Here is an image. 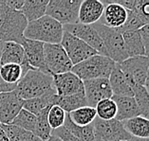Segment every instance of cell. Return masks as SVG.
I'll use <instances>...</instances> for the list:
<instances>
[{"label": "cell", "instance_id": "6da1fadb", "mask_svg": "<svg viewBox=\"0 0 149 141\" xmlns=\"http://www.w3.org/2000/svg\"><path fill=\"white\" fill-rule=\"evenodd\" d=\"M14 92L21 100H27L34 97L56 93L52 75L40 70L31 69L17 82Z\"/></svg>", "mask_w": 149, "mask_h": 141}, {"label": "cell", "instance_id": "7a4b0ae2", "mask_svg": "<svg viewBox=\"0 0 149 141\" xmlns=\"http://www.w3.org/2000/svg\"><path fill=\"white\" fill-rule=\"evenodd\" d=\"M28 21L22 12L13 10L0 0V41L22 45Z\"/></svg>", "mask_w": 149, "mask_h": 141}, {"label": "cell", "instance_id": "3957f363", "mask_svg": "<svg viewBox=\"0 0 149 141\" xmlns=\"http://www.w3.org/2000/svg\"><path fill=\"white\" fill-rule=\"evenodd\" d=\"M63 33V25L52 17L44 15L28 23L24 30V37L43 44H60Z\"/></svg>", "mask_w": 149, "mask_h": 141}, {"label": "cell", "instance_id": "277c9868", "mask_svg": "<svg viewBox=\"0 0 149 141\" xmlns=\"http://www.w3.org/2000/svg\"><path fill=\"white\" fill-rule=\"evenodd\" d=\"M115 64L116 63L108 57L97 54L73 66L71 72L83 82L94 79H108Z\"/></svg>", "mask_w": 149, "mask_h": 141}, {"label": "cell", "instance_id": "5b68a950", "mask_svg": "<svg viewBox=\"0 0 149 141\" xmlns=\"http://www.w3.org/2000/svg\"><path fill=\"white\" fill-rule=\"evenodd\" d=\"M92 27L101 37L104 46V56L108 57L116 64H121L128 59L125 42L121 32L116 28L105 27L100 23L93 24Z\"/></svg>", "mask_w": 149, "mask_h": 141}, {"label": "cell", "instance_id": "8992f818", "mask_svg": "<svg viewBox=\"0 0 149 141\" xmlns=\"http://www.w3.org/2000/svg\"><path fill=\"white\" fill-rule=\"evenodd\" d=\"M82 0H49L46 15L53 18L63 26L78 23Z\"/></svg>", "mask_w": 149, "mask_h": 141}, {"label": "cell", "instance_id": "52a82bcc", "mask_svg": "<svg viewBox=\"0 0 149 141\" xmlns=\"http://www.w3.org/2000/svg\"><path fill=\"white\" fill-rule=\"evenodd\" d=\"M45 66L50 75L70 72L73 64L60 44H44Z\"/></svg>", "mask_w": 149, "mask_h": 141}, {"label": "cell", "instance_id": "ba28073f", "mask_svg": "<svg viewBox=\"0 0 149 141\" xmlns=\"http://www.w3.org/2000/svg\"><path fill=\"white\" fill-rule=\"evenodd\" d=\"M119 66L131 87L135 85L143 86L149 69L148 57H129L123 63L119 64Z\"/></svg>", "mask_w": 149, "mask_h": 141}, {"label": "cell", "instance_id": "9c48e42d", "mask_svg": "<svg viewBox=\"0 0 149 141\" xmlns=\"http://www.w3.org/2000/svg\"><path fill=\"white\" fill-rule=\"evenodd\" d=\"M93 131L95 139L99 140H121L127 141L131 138V135L125 131L121 121L116 118L111 120H103L96 118L93 121Z\"/></svg>", "mask_w": 149, "mask_h": 141}, {"label": "cell", "instance_id": "30bf717a", "mask_svg": "<svg viewBox=\"0 0 149 141\" xmlns=\"http://www.w3.org/2000/svg\"><path fill=\"white\" fill-rule=\"evenodd\" d=\"M60 45L63 46L73 66H76L88 58L99 54L82 40L65 30Z\"/></svg>", "mask_w": 149, "mask_h": 141}, {"label": "cell", "instance_id": "8fae6325", "mask_svg": "<svg viewBox=\"0 0 149 141\" xmlns=\"http://www.w3.org/2000/svg\"><path fill=\"white\" fill-rule=\"evenodd\" d=\"M63 28L65 31L82 40L86 45H88L90 48L96 50L99 54L104 56L105 51L103 41H102L99 34L97 33V31L94 30L92 25H84L77 23L71 25H65Z\"/></svg>", "mask_w": 149, "mask_h": 141}, {"label": "cell", "instance_id": "7c38bea8", "mask_svg": "<svg viewBox=\"0 0 149 141\" xmlns=\"http://www.w3.org/2000/svg\"><path fill=\"white\" fill-rule=\"evenodd\" d=\"M84 92L88 106L95 108L97 103L113 96L108 79H94L84 81Z\"/></svg>", "mask_w": 149, "mask_h": 141}, {"label": "cell", "instance_id": "4fadbf2b", "mask_svg": "<svg viewBox=\"0 0 149 141\" xmlns=\"http://www.w3.org/2000/svg\"><path fill=\"white\" fill-rule=\"evenodd\" d=\"M23 109V100L13 92L0 93V123L10 124L19 112Z\"/></svg>", "mask_w": 149, "mask_h": 141}, {"label": "cell", "instance_id": "5bb4252c", "mask_svg": "<svg viewBox=\"0 0 149 141\" xmlns=\"http://www.w3.org/2000/svg\"><path fill=\"white\" fill-rule=\"evenodd\" d=\"M54 88L60 97H66L84 91V82L72 72L52 75Z\"/></svg>", "mask_w": 149, "mask_h": 141}, {"label": "cell", "instance_id": "9a60e30c", "mask_svg": "<svg viewBox=\"0 0 149 141\" xmlns=\"http://www.w3.org/2000/svg\"><path fill=\"white\" fill-rule=\"evenodd\" d=\"M21 46L24 49L25 58L29 66L33 69L48 73L45 66L44 44L41 42L25 38Z\"/></svg>", "mask_w": 149, "mask_h": 141}, {"label": "cell", "instance_id": "2e32d148", "mask_svg": "<svg viewBox=\"0 0 149 141\" xmlns=\"http://www.w3.org/2000/svg\"><path fill=\"white\" fill-rule=\"evenodd\" d=\"M102 3L104 5V10L100 24L111 28H120L126 21L127 10L113 0H105Z\"/></svg>", "mask_w": 149, "mask_h": 141}, {"label": "cell", "instance_id": "e0dca14e", "mask_svg": "<svg viewBox=\"0 0 149 141\" xmlns=\"http://www.w3.org/2000/svg\"><path fill=\"white\" fill-rule=\"evenodd\" d=\"M104 5L99 0H84L81 3L78 14V23L93 25L103 16Z\"/></svg>", "mask_w": 149, "mask_h": 141}, {"label": "cell", "instance_id": "ac0fdd59", "mask_svg": "<svg viewBox=\"0 0 149 141\" xmlns=\"http://www.w3.org/2000/svg\"><path fill=\"white\" fill-rule=\"evenodd\" d=\"M108 81H109L113 96L133 97L132 87L128 84L122 70L120 69L119 64H115V66L108 78Z\"/></svg>", "mask_w": 149, "mask_h": 141}, {"label": "cell", "instance_id": "d6986e66", "mask_svg": "<svg viewBox=\"0 0 149 141\" xmlns=\"http://www.w3.org/2000/svg\"><path fill=\"white\" fill-rule=\"evenodd\" d=\"M111 99L117 105V115L115 118L117 120L122 122L139 115L137 104L133 97L112 96Z\"/></svg>", "mask_w": 149, "mask_h": 141}, {"label": "cell", "instance_id": "ffe728a7", "mask_svg": "<svg viewBox=\"0 0 149 141\" xmlns=\"http://www.w3.org/2000/svg\"><path fill=\"white\" fill-rule=\"evenodd\" d=\"M9 64H15L22 66L27 64L25 53L22 46L13 42L4 43L1 59H0V66H5Z\"/></svg>", "mask_w": 149, "mask_h": 141}, {"label": "cell", "instance_id": "44dd1931", "mask_svg": "<svg viewBox=\"0 0 149 141\" xmlns=\"http://www.w3.org/2000/svg\"><path fill=\"white\" fill-rule=\"evenodd\" d=\"M33 69L29 64H24L22 66L15 64H9L5 66H0V76L2 79L8 84H17L22 77L29 70Z\"/></svg>", "mask_w": 149, "mask_h": 141}, {"label": "cell", "instance_id": "7402d4cb", "mask_svg": "<svg viewBox=\"0 0 149 141\" xmlns=\"http://www.w3.org/2000/svg\"><path fill=\"white\" fill-rule=\"evenodd\" d=\"M56 95V93H50L34 99L23 100V109L29 111L34 115H37L47 108L55 105Z\"/></svg>", "mask_w": 149, "mask_h": 141}, {"label": "cell", "instance_id": "603a6c76", "mask_svg": "<svg viewBox=\"0 0 149 141\" xmlns=\"http://www.w3.org/2000/svg\"><path fill=\"white\" fill-rule=\"evenodd\" d=\"M122 123L125 131L131 136L140 137V138L149 137V119L138 115L122 121Z\"/></svg>", "mask_w": 149, "mask_h": 141}, {"label": "cell", "instance_id": "cb8c5ba5", "mask_svg": "<svg viewBox=\"0 0 149 141\" xmlns=\"http://www.w3.org/2000/svg\"><path fill=\"white\" fill-rule=\"evenodd\" d=\"M49 0H26L21 12L29 22H32L46 15L47 6Z\"/></svg>", "mask_w": 149, "mask_h": 141}, {"label": "cell", "instance_id": "d4e9b609", "mask_svg": "<svg viewBox=\"0 0 149 141\" xmlns=\"http://www.w3.org/2000/svg\"><path fill=\"white\" fill-rule=\"evenodd\" d=\"M128 57L145 56L144 48L139 30L125 31L122 33Z\"/></svg>", "mask_w": 149, "mask_h": 141}, {"label": "cell", "instance_id": "484cf974", "mask_svg": "<svg viewBox=\"0 0 149 141\" xmlns=\"http://www.w3.org/2000/svg\"><path fill=\"white\" fill-rule=\"evenodd\" d=\"M55 105L61 107L66 113H71L72 111L77 110L81 107L88 106L85 92H80L77 94L66 97H60L56 95Z\"/></svg>", "mask_w": 149, "mask_h": 141}, {"label": "cell", "instance_id": "4316f807", "mask_svg": "<svg viewBox=\"0 0 149 141\" xmlns=\"http://www.w3.org/2000/svg\"><path fill=\"white\" fill-rule=\"evenodd\" d=\"M64 127L81 141H94V139H95L92 124L88 126L76 125L70 119L68 113H67L66 115Z\"/></svg>", "mask_w": 149, "mask_h": 141}, {"label": "cell", "instance_id": "83f0119b", "mask_svg": "<svg viewBox=\"0 0 149 141\" xmlns=\"http://www.w3.org/2000/svg\"><path fill=\"white\" fill-rule=\"evenodd\" d=\"M9 141H42L33 133L13 124L1 125Z\"/></svg>", "mask_w": 149, "mask_h": 141}, {"label": "cell", "instance_id": "f1b7e54d", "mask_svg": "<svg viewBox=\"0 0 149 141\" xmlns=\"http://www.w3.org/2000/svg\"><path fill=\"white\" fill-rule=\"evenodd\" d=\"M68 115L71 120L79 126H88L92 124L94 119L97 118L95 108L90 106L81 107L77 110L72 111Z\"/></svg>", "mask_w": 149, "mask_h": 141}, {"label": "cell", "instance_id": "f546056e", "mask_svg": "<svg viewBox=\"0 0 149 141\" xmlns=\"http://www.w3.org/2000/svg\"><path fill=\"white\" fill-rule=\"evenodd\" d=\"M133 97L135 100L139 115L149 119V95L143 86L135 85L132 87Z\"/></svg>", "mask_w": 149, "mask_h": 141}, {"label": "cell", "instance_id": "4dcf8cb0", "mask_svg": "<svg viewBox=\"0 0 149 141\" xmlns=\"http://www.w3.org/2000/svg\"><path fill=\"white\" fill-rule=\"evenodd\" d=\"M50 108V107H49ZM49 108H47L44 111L36 115V124L33 133L42 141L48 140L52 136V128H50L48 120V113Z\"/></svg>", "mask_w": 149, "mask_h": 141}, {"label": "cell", "instance_id": "1f68e13d", "mask_svg": "<svg viewBox=\"0 0 149 141\" xmlns=\"http://www.w3.org/2000/svg\"><path fill=\"white\" fill-rule=\"evenodd\" d=\"M97 118L103 120H111L117 115V105L112 99H104L95 106Z\"/></svg>", "mask_w": 149, "mask_h": 141}, {"label": "cell", "instance_id": "d6a6232c", "mask_svg": "<svg viewBox=\"0 0 149 141\" xmlns=\"http://www.w3.org/2000/svg\"><path fill=\"white\" fill-rule=\"evenodd\" d=\"M10 124L33 133L36 124V115L30 113L27 110L22 109Z\"/></svg>", "mask_w": 149, "mask_h": 141}, {"label": "cell", "instance_id": "836d02e7", "mask_svg": "<svg viewBox=\"0 0 149 141\" xmlns=\"http://www.w3.org/2000/svg\"><path fill=\"white\" fill-rule=\"evenodd\" d=\"M67 113L58 105H53L49 108L48 113V120L52 130L63 127Z\"/></svg>", "mask_w": 149, "mask_h": 141}, {"label": "cell", "instance_id": "e575fe53", "mask_svg": "<svg viewBox=\"0 0 149 141\" xmlns=\"http://www.w3.org/2000/svg\"><path fill=\"white\" fill-rule=\"evenodd\" d=\"M145 25L143 24L141 18L137 15L134 12H127V18L125 23L120 28H116L119 32H125V31H132V30H139L141 28H143Z\"/></svg>", "mask_w": 149, "mask_h": 141}, {"label": "cell", "instance_id": "d590c367", "mask_svg": "<svg viewBox=\"0 0 149 141\" xmlns=\"http://www.w3.org/2000/svg\"><path fill=\"white\" fill-rule=\"evenodd\" d=\"M133 12L141 18L144 25H149V0H136Z\"/></svg>", "mask_w": 149, "mask_h": 141}, {"label": "cell", "instance_id": "8d00e7d4", "mask_svg": "<svg viewBox=\"0 0 149 141\" xmlns=\"http://www.w3.org/2000/svg\"><path fill=\"white\" fill-rule=\"evenodd\" d=\"M52 135H54L60 138L62 141H81L79 140L77 137L74 136L70 132H68V130L63 126L58 129L52 130Z\"/></svg>", "mask_w": 149, "mask_h": 141}, {"label": "cell", "instance_id": "74e56055", "mask_svg": "<svg viewBox=\"0 0 149 141\" xmlns=\"http://www.w3.org/2000/svg\"><path fill=\"white\" fill-rule=\"evenodd\" d=\"M145 51V56L149 58V25H145L139 30Z\"/></svg>", "mask_w": 149, "mask_h": 141}, {"label": "cell", "instance_id": "f35d334b", "mask_svg": "<svg viewBox=\"0 0 149 141\" xmlns=\"http://www.w3.org/2000/svg\"><path fill=\"white\" fill-rule=\"evenodd\" d=\"M5 4L13 10L21 12L25 0H4Z\"/></svg>", "mask_w": 149, "mask_h": 141}, {"label": "cell", "instance_id": "ab89813d", "mask_svg": "<svg viewBox=\"0 0 149 141\" xmlns=\"http://www.w3.org/2000/svg\"><path fill=\"white\" fill-rule=\"evenodd\" d=\"M0 141H9L8 137H7L5 132L1 128V126H0Z\"/></svg>", "mask_w": 149, "mask_h": 141}, {"label": "cell", "instance_id": "60d3db41", "mask_svg": "<svg viewBox=\"0 0 149 141\" xmlns=\"http://www.w3.org/2000/svg\"><path fill=\"white\" fill-rule=\"evenodd\" d=\"M143 87L145 88V90H146L147 93H148V95H149V69H148V73H147L146 79H145V82H144Z\"/></svg>", "mask_w": 149, "mask_h": 141}, {"label": "cell", "instance_id": "b9f144b4", "mask_svg": "<svg viewBox=\"0 0 149 141\" xmlns=\"http://www.w3.org/2000/svg\"><path fill=\"white\" fill-rule=\"evenodd\" d=\"M127 141H149V137H147V138H140V137L131 136V138Z\"/></svg>", "mask_w": 149, "mask_h": 141}, {"label": "cell", "instance_id": "7bdbcfd3", "mask_svg": "<svg viewBox=\"0 0 149 141\" xmlns=\"http://www.w3.org/2000/svg\"><path fill=\"white\" fill-rule=\"evenodd\" d=\"M45 141H62V140L60 138H58V137H56V136L52 135L48 140H45Z\"/></svg>", "mask_w": 149, "mask_h": 141}, {"label": "cell", "instance_id": "ee69618b", "mask_svg": "<svg viewBox=\"0 0 149 141\" xmlns=\"http://www.w3.org/2000/svg\"><path fill=\"white\" fill-rule=\"evenodd\" d=\"M3 48H4V42H1V41H0V59H1V55H2Z\"/></svg>", "mask_w": 149, "mask_h": 141}, {"label": "cell", "instance_id": "f6af8a7d", "mask_svg": "<svg viewBox=\"0 0 149 141\" xmlns=\"http://www.w3.org/2000/svg\"><path fill=\"white\" fill-rule=\"evenodd\" d=\"M99 141H121V140H99Z\"/></svg>", "mask_w": 149, "mask_h": 141}, {"label": "cell", "instance_id": "bcb514c9", "mask_svg": "<svg viewBox=\"0 0 149 141\" xmlns=\"http://www.w3.org/2000/svg\"><path fill=\"white\" fill-rule=\"evenodd\" d=\"M0 126H1V123H0Z\"/></svg>", "mask_w": 149, "mask_h": 141}]
</instances>
